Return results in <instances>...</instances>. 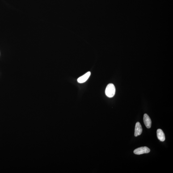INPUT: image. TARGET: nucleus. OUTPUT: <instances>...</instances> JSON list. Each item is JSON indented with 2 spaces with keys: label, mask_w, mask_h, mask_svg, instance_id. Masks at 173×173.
Masks as SVG:
<instances>
[{
  "label": "nucleus",
  "mask_w": 173,
  "mask_h": 173,
  "mask_svg": "<svg viewBox=\"0 0 173 173\" xmlns=\"http://www.w3.org/2000/svg\"><path fill=\"white\" fill-rule=\"evenodd\" d=\"M143 121L145 126L147 128H150L151 126L152 122L151 119L149 115L145 114L144 115Z\"/></svg>",
  "instance_id": "3"
},
{
  "label": "nucleus",
  "mask_w": 173,
  "mask_h": 173,
  "mask_svg": "<svg viewBox=\"0 0 173 173\" xmlns=\"http://www.w3.org/2000/svg\"><path fill=\"white\" fill-rule=\"evenodd\" d=\"M115 88L114 85L112 83H110L107 85L105 90L106 96L109 98L113 97L115 95Z\"/></svg>",
  "instance_id": "1"
},
{
  "label": "nucleus",
  "mask_w": 173,
  "mask_h": 173,
  "mask_svg": "<svg viewBox=\"0 0 173 173\" xmlns=\"http://www.w3.org/2000/svg\"><path fill=\"white\" fill-rule=\"evenodd\" d=\"M157 137L159 140L161 141H164L165 140V136L163 131L161 129H158L157 131Z\"/></svg>",
  "instance_id": "6"
},
{
  "label": "nucleus",
  "mask_w": 173,
  "mask_h": 173,
  "mask_svg": "<svg viewBox=\"0 0 173 173\" xmlns=\"http://www.w3.org/2000/svg\"><path fill=\"white\" fill-rule=\"evenodd\" d=\"M91 74L90 72H88L86 73L83 76H82L77 80V81L79 83H83L85 82L88 79Z\"/></svg>",
  "instance_id": "5"
},
{
  "label": "nucleus",
  "mask_w": 173,
  "mask_h": 173,
  "mask_svg": "<svg viewBox=\"0 0 173 173\" xmlns=\"http://www.w3.org/2000/svg\"><path fill=\"white\" fill-rule=\"evenodd\" d=\"M142 132V129L141 124L139 122L136 123L135 127L134 135L135 137L140 135Z\"/></svg>",
  "instance_id": "4"
},
{
  "label": "nucleus",
  "mask_w": 173,
  "mask_h": 173,
  "mask_svg": "<svg viewBox=\"0 0 173 173\" xmlns=\"http://www.w3.org/2000/svg\"><path fill=\"white\" fill-rule=\"evenodd\" d=\"M150 149L146 146L141 147L135 149L134 153L135 154L140 155V154L148 153L150 152Z\"/></svg>",
  "instance_id": "2"
}]
</instances>
